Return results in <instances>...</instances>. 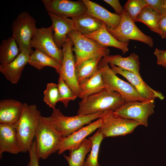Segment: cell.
Returning a JSON list of instances; mask_svg holds the SVG:
<instances>
[{
	"instance_id": "1",
	"label": "cell",
	"mask_w": 166,
	"mask_h": 166,
	"mask_svg": "<svg viewBox=\"0 0 166 166\" xmlns=\"http://www.w3.org/2000/svg\"><path fill=\"white\" fill-rule=\"evenodd\" d=\"M126 102L119 93L106 88L81 100L79 103L77 114L114 112Z\"/></svg>"
},
{
	"instance_id": "2",
	"label": "cell",
	"mask_w": 166,
	"mask_h": 166,
	"mask_svg": "<svg viewBox=\"0 0 166 166\" xmlns=\"http://www.w3.org/2000/svg\"><path fill=\"white\" fill-rule=\"evenodd\" d=\"M41 116L40 112L35 105L22 103L21 117L14 124L21 152L29 151Z\"/></svg>"
},
{
	"instance_id": "3",
	"label": "cell",
	"mask_w": 166,
	"mask_h": 166,
	"mask_svg": "<svg viewBox=\"0 0 166 166\" xmlns=\"http://www.w3.org/2000/svg\"><path fill=\"white\" fill-rule=\"evenodd\" d=\"M36 151L39 157L47 159L58 151L64 137L56 128L41 115L35 134Z\"/></svg>"
},
{
	"instance_id": "4",
	"label": "cell",
	"mask_w": 166,
	"mask_h": 166,
	"mask_svg": "<svg viewBox=\"0 0 166 166\" xmlns=\"http://www.w3.org/2000/svg\"><path fill=\"white\" fill-rule=\"evenodd\" d=\"M67 37L73 44L72 50L75 53L76 67L90 59L109 55L110 50L108 47L102 46L76 30L69 32Z\"/></svg>"
},
{
	"instance_id": "5",
	"label": "cell",
	"mask_w": 166,
	"mask_h": 166,
	"mask_svg": "<svg viewBox=\"0 0 166 166\" xmlns=\"http://www.w3.org/2000/svg\"><path fill=\"white\" fill-rule=\"evenodd\" d=\"M104 113H98L88 115H77L73 116L64 115L60 110L56 108L53 109L50 117H45L63 136L66 137L83 127L89 124L97 119L101 118Z\"/></svg>"
},
{
	"instance_id": "6",
	"label": "cell",
	"mask_w": 166,
	"mask_h": 166,
	"mask_svg": "<svg viewBox=\"0 0 166 166\" xmlns=\"http://www.w3.org/2000/svg\"><path fill=\"white\" fill-rule=\"evenodd\" d=\"M37 28L36 21L28 12L19 14L12 22V37L15 39L20 52H25L31 55L34 52L30 42Z\"/></svg>"
},
{
	"instance_id": "7",
	"label": "cell",
	"mask_w": 166,
	"mask_h": 166,
	"mask_svg": "<svg viewBox=\"0 0 166 166\" xmlns=\"http://www.w3.org/2000/svg\"><path fill=\"white\" fill-rule=\"evenodd\" d=\"M102 77L107 88L119 93L126 101H143L147 99L141 96L130 83L119 77L110 67L109 64L101 59L99 64Z\"/></svg>"
},
{
	"instance_id": "8",
	"label": "cell",
	"mask_w": 166,
	"mask_h": 166,
	"mask_svg": "<svg viewBox=\"0 0 166 166\" xmlns=\"http://www.w3.org/2000/svg\"><path fill=\"white\" fill-rule=\"evenodd\" d=\"M106 28L108 31L120 42H128L130 40H135L144 42L151 47L153 46L152 38L138 28L124 9L117 26L113 29Z\"/></svg>"
},
{
	"instance_id": "9",
	"label": "cell",
	"mask_w": 166,
	"mask_h": 166,
	"mask_svg": "<svg viewBox=\"0 0 166 166\" xmlns=\"http://www.w3.org/2000/svg\"><path fill=\"white\" fill-rule=\"evenodd\" d=\"M101 118L102 123L99 129L104 138L130 134L140 125L137 121L119 116L114 112L104 113Z\"/></svg>"
},
{
	"instance_id": "10",
	"label": "cell",
	"mask_w": 166,
	"mask_h": 166,
	"mask_svg": "<svg viewBox=\"0 0 166 166\" xmlns=\"http://www.w3.org/2000/svg\"><path fill=\"white\" fill-rule=\"evenodd\" d=\"M154 100L126 102L114 112L121 117L137 121L147 127L148 118L154 112Z\"/></svg>"
},
{
	"instance_id": "11",
	"label": "cell",
	"mask_w": 166,
	"mask_h": 166,
	"mask_svg": "<svg viewBox=\"0 0 166 166\" xmlns=\"http://www.w3.org/2000/svg\"><path fill=\"white\" fill-rule=\"evenodd\" d=\"M53 33L52 25L47 27L37 28L31 40L30 46L52 57L62 65L63 51L56 45L53 39Z\"/></svg>"
},
{
	"instance_id": "12",
	"label": "cell",
	"mask_w": 166,
	"mask_h": 166,
	"mask_svg": "<svg viewBox=\"0 0 166 166\" xmlns=\"http://www.w3.org/2000/svg\"><path fill=\"white\" fill-rule=\"evenodd\" d=\"M73 44L67 37V39L62 47L63 57L60 74L74 95L78 97L80 89L76 71L75 59L73 53Z\"/></svg>"
},
{
	"instance_id": "13",
	"label": "cell",
	"mask_w": 166,
	"mask_h": 166,
	"mask_svg": "<svg viewBox=\"0 0 166 166\" xmlns=\"http://www.w3.org/2000/svg\"><path fill=\"white\" fill-rule=\"evenodd\" d=\"M42 1L47 12L68 18L77 17L85 14L87 11V7L82 0H42Z\"/></svg>"
},
{
	"instance_id": "14",
	"label": "cell",
	"mask_w": 166,
	"mask_h": 166,
	"mask_svg": "<svg viewBox=\"0 0 166 166\" xmlns=\"http://www.w3.org/2000/svg\"><path fill=\"white\" fill-rule=\"evenodd\" d=\"M109 65L116 74H119L124 77L143 97L147 99H155L156 98L161 100L164 99V97L161 93L150 87L144 81L142 77L120 67L111 64Z\"/></svg>"
},
{
	"instance_id": "15",
	"label": "cell",
	"mask_w": 166,
	"mask_h": 166,
	"mask_svg": "<svg viewBox=\"0 0 166 166\" xmlns=\"http://www.w3.org/2000/svg\"><path fill=\"white\" fill-rule=\"evenodd\" d=\"M102 123L101 118L82 127L69 136L64 137L61 144L58 154H62L65 151L76 149L79 147L86 137L99 128Z\"/></svg>"
},
{
	"instance_id": "16",
	"label": "cell",
	"mask_w": 166,
	"mask_h": 166,
	"mask_svg": "<svg viewBox=\"0 0 166 166\" xmlns=\"http://www.w3.org/2000/svg\"><path fill=\"white\" fill-rule=\"evenodd\" d=\"M52 22L53 40L57 47H62L67 39L68 34L75 30L73 20L55 13L48 12Z\"/></svg>"
},
{
	"instance_id": "17",
	"label": "cell",
	"mask_w": 166,
	"mask_h": 166,
	"mask_svg": "<svg viewBox=\"0 0 166 166\" xmlns=\"http://www.w3.org/2000/svg\"><path fill=\"white\" fill-rule=\"evenodd\" d=\"M87 7L85 13L103 22L107 28L114 29L119 25L121 15L111 13L98 4L89 0H82Z\"/></svg>"
},
{
	"instance_id": "18",
	"label": "cell",
	"mask_w": 166,
	"mask_h": 166,
	"mask_svg": "<svg viewBox=\"0 0 166 166\" xmlns=\"http://www.w3.org/2000/svg\"><path fill=\"white\" fill-rule=\"evenodd\" d=\"M15 154L21 152L14 124H0V158L3 152Z\"/></svg>"
},
{
	"instance_id": "19",
	"label": "cell",
	"mask_w": 166,
	"mask_h": 166,
	"mask_svg": "<svg viewBox=\"0 0 166 166\" xmlns=\"http://www.w3.org/2000/svg\"><path fill=\"white\" fill-rule=\"evenodd\" d=\"M30 55L27 52H20L10 63L5 65H0L1 73L12 84H17L25 65L29 62Z\"/></svg>"
},
{
	"instance_id": "20",
	"label": "cell",
	"mask_w": 166,
	"mask_h": 166,
	"mask_svg": "<svg viewBox=\"0 0 166 166\" xmlns=\"http://www.w3.org/2000/svg\"><path fill=\"white\" fill-rule=\"evenodd\" d=\"M22 103L13 99L0 101V124H15L21 117Z\"/></svg>"
},
{
	"instance_id": "21",
	"label": "cell",
	"mask_w": 166,
	"mask_h": 166,
	"mask_svg": "<svg viewBox=\"0 0 166 166\" xmlns=\"http://www.w3.org/2000/svg\"><path fill=\"white\" fill-rule=\"evenodd\" d=\"M102 60L107 64L123 68L141 77L140 73L139 57L134 53L126 57H122L118 54L109 55L104 57Z\"/></svg>"
},
{
	"instance_id": "22",
	"label": "cell",
	"mask_w": 166,
	"mask_h": 166,
	"mask_svg": "<svg viewBox=\"0 0 166 166\" xmlns=\"http://www.w3.org/2000/svg\"><path fill=\"white\" fill-rule=\"evenodd\" d=\"M84 36L94 40L102 46H111L119 49L124 54L129 50L128 43L122 42L116 39L108 31L104 23L98 30Z\"/></svg>"
},
{
	"instance_id": "23",
	"label": "cell",
	"mask_w": 166,
	"mask_h": 166,
	"mask_svg": "<svg viewBox=\"0 0 166 166\" xmlns=\"http://www.w3.org/2000/svg\"><path fill=\"white\" fill-rule=\"evenodd\" d=\"M79 84L80 93L78 97L81 100L107 88L103 80L101 70L99 65L98 69L93 76L79 83Z\"/></svg>"
},
{
	"instance_id": "24",
	"label": "cell",
	"mask_w": 166,
	"mask_h": 166,
	"mask_svg": "<svg viewBox=\"0 0 166 166\" xmlns=\"http://www.w3.org/2000/svg\"><path fill=\"white\" fill-rule=\"evenodd\" d=\"M72 19L74 21L75 30L84 35L98 30L104 23L86 13Z\"/></svg>"
},
{
	"instance_id": "25",
	"label": "cell",
	"mask_w": 166,
	"mask_h": 166,
	"mask_svg": "<svg viewBox=\"0 0 166 166\" xmlns=\"http://www.w3.org/2000/svg\"><path fill=\"white\" fill-rule=\"evenodd\" d=\"M31 66L39 70L48 66L54 68L59 74L61 65L55 59L37 49L30 55L28 62Z\"/></svg>"
},
{
	"instance_id": "26",
	"label": "cell",
	"mask_w": 166,
	"mask_h": 166,
	"mask_svg": "<svg viewBox=\"0 0 166 166\" xmlns=\"http://www.w3.org/2000/svg\"><path fill=\"white\" fill-rule=\"evenodd\" d=\"M92 146L91 140L86 138L78 148L69 151V156L64 154L69 166H84L85 156L90 152Z\"/></svg>"
},
{
	"instance_id": "27",
	"label": "cell",
	"mask_w": 166,
	"mask_h": 166,
	"mask_svg": "<svg viewBox=\"0 0 166 166\" xmlns=\"http://www.w3.org/2000/svg\"><path fill=\"white\" fill-rule=\"evenodd\" d=\"M20 53L14 38L12 36L2 41L0 45V65H7L13 61Z\"/></svg>"
},
{
	"instance_id": "28",
	"label": "cell",
	"mask_w": 166,
	"mask_h": 166,
	"mask_svg": "<svg viewBox=\"0 0 166 166\" xmlns=\"http://www.w3.org/2000/svg\"><path fill=\"white\" fill-rule=\"evenodd\" d=\"M102 58L99 57L90 59L76 67V74L79 83L93 75L98 69Z\"/></svg>"
},
{
	"instance_id": "29",
	"label": "cell",
	"mask_w": 166,
	"mask_h": 166,
	"mask_svg": "<svg viewBox=\"0 0 166 166\" xmlns=\"http://www.w3.org/2000/svg\"><path fill=\"white\" fill-rule=\"evenodd\" d=\"M159 14L149 6L145 7L136 17L135 22H141L149 29L158 34V22L160 17Z\"/></svg>"
},
{
	"instance_id": "30",
	"label": "cell",
	"mask_w": 166,
	"mask_h": 166,
	"mask_svg": "<svg viewBox=\"0 0 166 166\" xmlns=\"http://www.w3.org/2000/svg\"><path fill=\"white\" fill-rule=\"evenodd\" d=\"M89 138L92 141V146L90 153L85 161L84 166H101L98 163V156L100 144L104 136L98 129Z\"/></svg>"
},
{
	"instance_id": "31",
	"label": "cell",
	"mask_w": 166,
	"mask_h": 166,
	"mask_svg": "<svg viewBox=\"0 0 166 166\" xmlns=\"http://www.w3.org/2000/svg\"><path fill=\"white\" fill-rule=\"evenodd\" d=\"M58 102H61L65 107H67L69 102L74 101L77 97L75 96L71 89L68 86L61 75L58 81Z\"/></svg>"
},
{
	"instance_id": "32",
	"label": "cell",
	"mask_w": 166,
	"mask_h": 166,
	"mask_svg": "<svg viewBox=\"0 0 166 166\" xmlns=\"http://www.w3.org/2000/svg\"><path fill=\"white\" fill-rule=\"evenodd\" d=\"M43 101L50 108H55L58 102L59 94L57 85L54 83H49L46 85V88L43 92Z\"/></svg>"
},
{
	"instance_id": "33",
	"label": "cell",
	"mask_w": 166,
	"mask_h": 166,
	"mask_svg": "<svg viewBox=\"0 0 166 166\" xmlns=\"http://www.w3.org/2000/svg\"><path fill=\"white\" fill-rule=\"evenodd\" d=\"M148 5L145 0H128L124 6V9L132 20H135L143 9Z\"/></svg>"
},
{
	"instance_id": "34",
	"label": "cell",
	"mask_w": 166,
	"mask_h": 166,
	"mask_svg": "<svg viewBox=\"0 0 166 166\" xmlns=\"http://www.w3.org/2000/svg\"><path fill=\"white\" fill-rule=\"evenodd\" d=\"M35 141L33 142L29 151L30 160L27 166H39V161L40 158L38 156L36 151Z\"/></svg>"
},
{
	"instance_id": "35",
	"label": "cell",
	"mask_w": 166,
	"mask_h": 166,
	"mask_svg": "<svg viewBox=\"0 0 166 166\" xmlns=\"http://www.w3.org/2000/svg\"><path fill=\"white\" fill-rule=\"evenodd\" d=\"M145 1L148 5L160 15H161L166 13L162 7L163 0H145Z\"/></svg>"
},
{
	"instance_id": "36",
	"label": "cell",
	"mask_w": 166,
	"mask_h": 166,
	"mask_svg": "<svg viewBox=\"0 0 166 166\" xmlns=\"http://www.w3.org/2000/svg\"><path fill=\"white\" fill-rule=\"evenodd\" d=\"M158 34L162 38H166V13L160 15L158 22Z\"/></svg>"
},
{
	"instance_id": "37",
	"label": "cell",
	"mask_w": 166,
	"mask_h": 166,
	"mask_svg": "<svg viewBox=\"0 0 166 166\" xmlns=\"http://www.w3.org/2000/svg\"><path fill=\"white\" fill-rule=\"evenodd\" d=\"M154 54L157 58V63L162 66L166 68V50H161L156 48Z\"/></svg>"
},
{
	"instance_id": "38",
	"label": "cell",
	"mask_w": 166,
	"mask_h": 166,
	"mask_svg": "<svg viewBox=\"0 0 166 166\" xmlns=\"http://www.w3.org/2000/svg\"><path fill=\"white\" fill-rule=\"evenodd\" d=\"M106 2L110 5L115 10L116 14L121 15L124 9L121 5L118 0H104Z\"/></svg>"
},
{
	"instance_id": "39",
	"label": "cell",
	"mask_w": 166,
	"mask_h": 166,
	"mask_svg": "<svg viewBox=\"0 0 166 166\" xmlns=\"http://www.w3.org/2000/svg\"><path fill=\"white\" fill-rule=\"evenodd\" d=\"M162 7L166 13V0H163Z\"/></svg>"
}]
</instances>
